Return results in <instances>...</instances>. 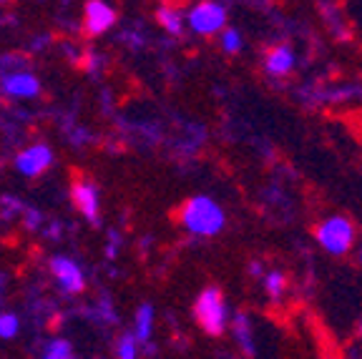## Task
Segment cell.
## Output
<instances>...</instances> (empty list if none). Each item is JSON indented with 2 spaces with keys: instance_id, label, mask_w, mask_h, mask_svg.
<instances>
[{
  "instance_id": "obj_1",
  "label": "cell",
  "mask_w": 362,
  "mask_h": 359,
  "mask_svg": "<svg viewBox=\"0 0 362 359\" xmlns=\"http://www.w3.org/2000/svg\"><path fill=\"white\" fill-rule=\"evenodd\" d=\"M181 226L192 236H202V239H211V236L221 234L226 226V211L216 199L211 196H194L189 199L179 211Z\"/></svg>"
},
{
  "instance_id": "obj_2",
  "label": "cell",
  "mask_w": 362,
  "mask_h": 359,
  "mask_svg": "<svg viewBox=\"0 0 362 359\" xmlns=\"http://www.w3.org/2000/svg\"><path fill=\"white\" fill-rule=\"evenodd\" d=\"M315 242L329 257H347L357 247V226L345 213H329L317 221Z\"/></svg>"
},
{
  "instance_id": "obj_3",
  "label": "cell",
  "mask_w": 362,
  "mask_h": 359,
  "mask_svg": "<svg viewBox=\"0 0 362 359\" xmlns=\"http://www.w3.org/2000/svg\"><path fill=\"white\" fill-rule=\"evenodd\" d=\"M194 319L202 326L209 337H221L229 324H232V317H229V307H226L224 294L216 289V286H209L204 289L202 294L194 302Z\"/></svg>"
},
{
  "instance_id": "obj_4",
  "label": "cell",
  "mask_w": 362,
  "mask_h": 359,
  "mask_svg": "<svg viewBox=\"0 0 362 359\" xmlns=\"http://www.w3.org/2000/svg\"><path fill=\"white\" fill-rule=\"evenodd\" d=\"M187 25L192 28V33L211 38L219 35L226 28V3L221 0H202L189 11Z\"/></svg>"
},
{
  "instance_id": "obj_5",
  "label": "cell",
  "mask_w": 362,
  "mask_h": 359,
  "mask_svg": "<svg viewBox=\"0 0 362 359\" xmlns=\"http://www.w3.org/2000/svg\"><path fill=\"white\" fill-rule=\"evenodd\" d=\"M264 73L269 78H287L289 73H294V68H297V53L292 51V45L287 43H277L272 45L269 51L264 53Z\"/></svg>"
},
{
  "instance_id": "obj_6",
  "label": "cell",
  "mask_w": 362,
  "mask_h": 359,
  "mask_svg": "<svg viewBox=\"0 0 362 359\" xmlns=\"http://www.w3.org/2000/svg\"><path fill=\"white\" fill-rule=\"evenodd\" d=\"M229 329H232V337H234V342H237L239 352L247 354V357H255L257 339H255V322H252V317H249L247 312H237V314L232 317Z\"/></svg>"
},
{
  "instance_id": "obj_7",
  "label": "cell",
  "mask_w": 362,
  "mask_h": 359,
  "mask_svg": "<svg viewBox=\"0 0 362 359\" xmlns=\"http://www.w3.org/2000/svg\"><path fill=\"white\" fill-rule=\"evenodd\" d=\"M51 161H53V153L48 146H30L28 151H23L21 156L16 158V166L21 174L38 176L51 166Z\"/></svg>"
},
{
  "instance_id": "obj_8",
  "label": "cell",
  "mask_w": 362,
  "mask_h": 359,
  "mask_svg": "<svg viewBox=\"0 0 362 359\" xmlns=\"http://www.w3.org/2000/svg\"><path fill=\"white\" fill-rule=\"evenodd\" d=\"M113 23H116V13L103 0H88L86 3V28H88V33H106Z\"/></svg>"
},
{
  "instance_id": "obj_9",
  "label": "cell",
  "mask_w": 362,
  "mask_h": 359,
  "mask_svg": "<svg viewBox=\"0 0 362 359\" xmlns=\"http://www.w3.org/2000/svg\"><path fill=\"white\" fill-rule=\"evenodd\" d=\"M51 269H53V274H56V279L63 284L66 292H81V289H83V274H81V269L71 261V259L56 257L51 261Z\"/></svg>"
},
{
  "instance_id": "obj_10",
  "label": "cell",
  "mask_w": 362,
  "mask_h": 359,
  "mask_svg": "<svg viewBox=\"0 0 362 359\" xmlns=\"http://www.w3.org/2000/svg\"><path fill=\"white\" fill-rule=\"evenodd\" d=\"M74 204L76 208H78L81 213H83L88 221H98V194L96 189L90 184H83V181H78V184H74Z\"/></svg>"
},
{
  "instance_id": "obj_11",
  "label": "cell",
  "mask_w": 362,
  "mask_h": 359,
  "mask_svg": "<svg viewBox=\"0 0 362 359\" xmlns=\"http://www.w3.org/2000/svg\"><path fill=\"white\" fill-rule=\"evenodd\" d=\"M3 88H6V93L18 95V98H30V95H38L40 86L30 73H16L3 81Z\"/></svg>"
},
{
  "instance_id": "obj_12",
  "label": "cell",
  "mask_w": 362,
  "mask_h": 359,
  "mask_svg": "<svg viewBox=\"0 0 362 359\" xmlns=\"http://www.w3.org/2000/svg\"><path fill=\"white\" fill-rule=\"evenodd\" d=\"M262 289H264V294L272 302L279 304L284 299V294H287V276L279 269L264 271V276H262Z\"/></svg>"
},
{
  "instance_id": "obj_13",
  "label": "cell",
  "mask_w": 362,
  "mask_h": 359,
  "mask_svg": "<svg viewBox=\"0 0 362 359\" xmlns=\"http://www.w3.org/2000/svg\"><path fill=\"white\" fill-rule=\"evenodd\" d=\"M156 20H158V25H161V28H164L169 35H181V33H184V25H187L179 8H171V6L158 8Z\"/></svg>"
},
{
  "instance_id": "obj_14",
  "label": "cell",
  "mask_w": 362,
  "mask_h": 359,
  "mask_svg": "<svg viewBox=\"0 0 362 359\" xmlns=\"http://www.w3.org/2000/svg\"><path fill=\"white\" fill-rule=\"evenodd\" d=\"M219 48L226 53V56H237V53L244 48L242 33H239L237 28H229V25H226V28L219 33Z\"/></svg>"
},
{
  "instance_id": "obj_15",
  "label": "cell",
  "mask_w": 362,
  "mask_h": 359,
  "mask_svg": "<svg viewBox=\"0 0 362 359\" xmlns=\"http://www.w3.org/2000/svg\"><path fill=\"white\" fill-rule=\"evenodd\" d=\"M151 329H153V309L148 307V304H144L139 312H136V337H139V342H146L148 337H151Z\"/></svg>"
},
{
  "instance_id": "obj_16",
  "label": "cell",
  "mask_w": 362,
  "mask_h": 359,
  "mask_svg": "<svg viewBox=\"0 0 362 359\" xmlns=\"http://www.w3.org/2000/svg\"><path fill=\"white\" fill-rule=\"evenodd\" d=\"M136 344H139V337H136V334H126V337H121L116 354H119L121 359H134L136 357Z\"/></svg>"
},
{
  "instance_id": "obj_17",
  "label": "cell",
  "mask_w": 362,
  "mask_h": 359,
  "mask_svg": "<svg viewBox=\"0 0 362 359\" xmlns=\"http://www.w3.org/2000/svg\"><path fill=\"white\" fill-rule=\"evenodd\" d=\"M18 334V317L13 314H0V337L13 339Z\"/></svg>"
},
{
  "instance_id": "obj_18",
  "label": "cell",
  "mask_w": 362,
  "mask_h": 359,
  "mask_svg": "<svg viewBox=\"0 0 362 359\" xmlns=\"http://www.w3.org/2000/svg\"><path fill=\"white\" fill-rule=\"evenodd\" d=\"M74 354V349H71V344L68 342H53L51 349L45 352V357H51V359H68Z\"/></svg>"
},
{
  "instance_id": "obj_19",
  "label": "cell",
  "mask_w": 362,
  "mask_h": 359,
  "mask_svg": "<svg viewBox=\"0 0 362 359\" xmlns=\"http://www.w3.org/2000/svg\"><path fill=\"white\" fill-rule=\"evenodd\" d=\"M264 264H262V261H252V264H249V276H255V279H262V276H264Z\"/></svg>"
},
{
  "instance_id": "obj_20",
  "label": "cell",
  "mask_w": 362,
  "mask_h": 359,
  "mask_svg": "<svg viewBox=\"0 0 362 359\" xmlns=\"http://www.w3.org/2000/svg\"><path fill=\"white\" fill-rule=\"evenodd\" d=\"M357 261H360V266H362V244H360V249H357Z\"/></svg>"
},
{
  "instance_id": "obj_21",
  "label": "cell",
  "mask_w": 362,
  "mask_h": 359,
  "mask_svg": "<svg viewBox=\"0 0 362 359\" xmlns=\"http://www.w3.org/2000/svg\"><path fill=\"white\" fill-rule=\"evenodd\" d=\"M357 337H360V342H362V322H360V329H357Z\"/></svg>"
},
{
  "instance_id": "obj_22",
  "label": "cell",
  "mask_w": 362,
  "mask_h": 359,
  "mask_svg": "<svg viewBox=\"0 0 362 359\" xmlns=\"http://www.w3.org/2000/svg\"><path fill=\"white\" fill-rule=\"evenodd\" d=\"M221 3H229V0H221Z\"/></svg>"
}]
</instances>
